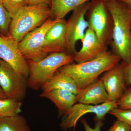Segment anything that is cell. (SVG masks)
I'll list each match as a JSON object with an SVG mask.
<instances>
[{"mask_svg":"<svg viewBox=\"0 0 131 131\" xmlns=\"http://www.w3.org/2000/svg\"><path fill=\"white\" fill-rule=\"evenodd\" d=\"M116 102L120 108L131 109V86L127 87L122 97Z\"/></svg>","mask_w":131,"mask_h":131,"instance_id":"obj_23","label":"cell"},{"mask_svg":"<svg viewBox=\"0 0 131 131\" xmlns=\"http://www.w3.org/2000/svg\"><path fill=\"white\" fill-rule=\"evenodd\" d=\"M2 4L12 16L21 8L28 5L27 0H3Z\"/></svg>","mask_w":131,"mask_h":131,"instance_id":"obj_21","label":"cell"},{"mask_svg":"<svg viewBox=\"0 0 131 131\" xmlns=\"http://www.w3.org/2000/svg\"><path fill=\"white\" fill-rule=\"evenodd\" d=\"M81 42L82 48L74 55V61L76 63L91 61L108 50L107 46L102 43L93 31L89 28L86 31Z\"/></svg>","mask_w":131,"mask_h":131,"instance_id":"obj_12","label":"cell"},{"mask_svg":"<svg viewBox=\"0 0 131 131\" xmlns=\"http://www.w3.org/2000/svg\"><path fill=\"white\" fill-rule=\"evenodd\" d=\"M27 79L0 59V87L7 98L20 102L24 100L28 88Z\"/></svg>","mask_w":131,"mask_h":131,"instance_id":"obj_7","label":"cell"},{"mask_svg":"<svg viewBox=\"0 0 131 131\" xmlns=\"http://www.w3.org/2000/svg\"><path fill=\"white\" fill-rule=\"evenodd\" d=\"M28 5H35L44 3L47 4L50 7L51 0H27Z\"/></svg>","mask_w":131,"mask_h":131,"instance_id":"obj_27","label":"cell"},{"mask_svg":"<svg viewBox=\"0 0 131 131\" xmlns=\"http://www.w3.org/2000/svg\"><path fill=\"white\" fill-rule=\"evenodd\" d=\"M29 68L28 88L33 90L43 89L59 68L72 63L74 56L66 52L50 53L37 61L27 60Z\"/></svg>","mask_w":131,"mask_h":131,"instance_id":"obj_4","label":"cell"},{"mask_svg":"<svg viewBox=\"0 0 131 131\" xmlns=\"http://www.w3.org/2000/svg\"><path fill=\"white\" fill-rule=\"evenodd\" d=\"M0 131H32L26 119L19 114L0 118Z\"/></svg>","mask_w":131,"mask_h":131,"instance_id":"obj_18","label":"cell"},{"mask_svg":"<svg viewBox=\"0 0 131 131\" xmlns=\"http://www.w3.org/2000/svg\"><path fill=\"white\" fill-rule=\"evenodd\" d=\"M75 131L74 130H73V131Z\"/></svg>","mask_w":131,"mask_h":131,"instance_id":"obj_33","label":"cell"},{"mask_svg":"<svg viewBox=\"0 0 131 131\" xmlns=\"http://www.w3.org/2000/svg\"><path fill=\"white\" fill-rule=\"evenodd\" d=\"M86 18L89 28L104 44L110 45L112 40L113 21L112 15L104 0H92Z\"/></svg>","mask_w":131,"mask_h":131,"instance_id":"obj_5","label":"cell"},{"mask_svg":"<svg viewBox=\"0 0 131 131\" xmlns=\"http://www.w3.org/2000/svg\"><path fill=\"white\" fill-rule=\"evenodd\" d=\"M92 0H51V18L54 20H62L71 11L80 5Z\"/></svg>","mask_w":131,"mask_h":131,"instance_id":"obj_17","label":"cell"},{"mask_svg":"<svg viewBox=\"0 0 131 131\" xmlns=\"http://www.w3.org/2000/svg\"><path fill=\"white\" fill-rule=\"evenodd\" d=\"M90 2L80 5L73 10L71 16L66 21V52L69 55L74 56L77 51V43L78 40L81 41L83 39L89 28L86 15L89 9Z\"/></svg>","mask_w":131,"mask_h":131,"instance_id":"obj_8","label":"cell"},{"mask_svg":"<svg viewBox=\"0 0 131 131\" xmlns=\"http://www.w3.org/2000/svg\"><path fill=\"white\" fill-rule=\"evenodd\" d=\"M121 59L112 51L107 50L97 58L81 63H71L58 70L74 80L80 90L89 86L100 75L112 69Z\"/></svg>","mask_w":131,"mask_h":131,"instance_id":"obj_2","label":"cell"},{"mask_svg":"<svg viewBox=\"0 0 131 131\" xmlns=\"http://www.w3.org/2000/svg\"><path fill=\"white\" fill-rule=\"evenodd\" d=\"M124 68V75L127 86H131V62L124 63L121 61Z\"/></svg>","mask_w":131,"mask_h":131,"instance_id":"obj_25","label":"cell"},{"mask_svg":"<svg viewBox=\"0 0 131 131\" xmlns=\"http://www.w3.org/2000/svg\"><path fill=\"white\" fill-rule=\"evenodd\" d=\"M51 17L50 7L47 4L24 7L12 17L8 36L19 43L27 34L42 25Z\"/></svg>","mask_w":131,"mask_h":131,"instance_id":"obj_3","label":"cell"},{"mask_svg":"<svg viewBox=\"0 0 131 131\" xmlns=\"http://www.w3.org/2000/svg\"><path fill=\"white\" fill-rule=\"evenodd\" d=\"M108 113L131 127V109H121L117 107L111 110Z\"/></svg>","mask_w":131,"mask_h":131,"instance_id":"obj_22","label":"cell"},{"mask_svg":"<svg viewBox=\"0 0 131 131\" xmlns=\"http://www.w3.org/2000/svg\"><path fill=\"white\" fill-rule=\"evenodd\" d=\"M0 59L11 66L15 71L28 79V61L19 48V42L9 36L0 35Z\"/></svg>","mask_w":131,"mask_h":131,"instance_id":"obj_10","label":"cell"},{"mask_svg":"<svg viewBox=\"0 0 131 131\" xmlns=\"http://www.w3.org/2000/svg\"><path fill=\"white\" fill-rule=\"evenodd\" d=\"M6 98H7V97L5 95L2 89L0 87V100H3Z\"/></svg>","mask_w":131,"mask_h":131,"instance_id":"obj_29","label":"cell"},{"mask_svg":"<svg viewBox=\"0 0 131 131\" xmlns=\"http://www.w3.org/2000/svg\"><path fill=\"white\" fill-rule=\"evenodd\" d=\"M117 107L118 106L116 102L111 101L97 105L75 103L64 116L60 123V127L64 130L73 127L75 128L78 121L84 115L89 113L95 114V121H103L107 114Z\"/></svg>","mask_w":131,"mask_h":131,"instance_id":"obj_9","label":"cell"},{"mask_svg":"<svg viewBox=\"0 0 131 131\" xmlns=\"http://www.w3.org/2000/svg\"><path fill=\"white\" fill-rule=\"evenodd\" d=\"M109 101L107 93L100 78L81 89L76 95V103L97 105Z\"/></svg>","mask_w":131,"mask_h":131,"instance_id":"obj_14","label":"cell"},{"mask_svg":"<svg viewBox=\"0 0 131 131\" xmlns=\"http://www.w3.org/2000/svg\"><path fill=\"white\" fill-rule=\"evenodd\" d=\"M130 25H131V11H130Z\"/></svg>","mask_w":131,"mask_h":131,"instance_id":"obj_30","label":"cell"},{"mask_svg":"<svg viewBox=\"0 0 131 131\" xmlns=\"http://www.w3.org/2000/svg\"><path fill=\"white\" fill-rule=\"evenodd\" d=\"M12 17L2 3H0V35L8 36Z\"/></svg>","mask_w":131,"mask_h":131,"instance_id":"obj_20","label":"cell"},{"mask_svg":"<svg viewBox=\"0 0 131 131\" xmlns=\"http://www.w3.org/2000/svg\"><path fill=\"white\" fill-rule=\"evenodd\" d=\"M40 97L47 98L52 102L58 109L59 117L65 116L76 103V95L68 90L56 89L43 92Z\"/></svg>","mask_w":131,"mask_h":131,"instance_id":"obj_15","label":"cell"},{"mask_svg":"<svg viewBox=\"0 0 131 131\" xmlns=\"http://www.w3.org/2000/svg\"><path fill=\"white\" fill-rule=\"evenodd\" d=\"M22 102L8 98L0 100V118L19 114Z\"/></svg>","mask_w":131,"mask_h":131,"instance_id":"obj_19","label":"cell"},{"mask_svg":"<svg viewBox=\"0 0 131 131\" xmlns=\"http://www.w3.org/2000/svg\"><path fill=\"white\" fill-rule=\"evenodd\" d=\"M107 131H131V127L125 122L117 119Z\"/></svg>","mask_w":131,"mask_h":131,"instance_id":"obj_24","label":"cell"},{"mask_svg":"<svg viewBox=\"0 0 131 131\" xmlns=\"http://www.w3.org/2000/svg\"><path fill=\"white\" fill-rule=\"evenodd\" d=\"M66 24L64 19L60 20L47 30L43 45L46 54L66 51Z\"/></svg>","mask_w":131,"mask_h":131,"instance_id":"obj_13","label":"cell"},{"mask_svg":"<svg viewBox=\"0 0 131 131\" xmlns=\"http://www.w3.org/2000/svg\"><path fill=\"white\" fill-rule=\"evenodd\" d=\"M113 21L112 51L118 55L122 62H131V9L118 0L105 1Z\"/></svg>","mask_w":131,"mask_h":131,"instance_id":"obj_1","label":"cell"},{"mask_svg":"<svg viewBox=\"0 0 131 131\" xmlns=\"http://www.w3.org/2000/svg\"><path fill=\"white\" fill-rule=\"evenodd\" d=\"M125 4L129 8L131 9V0H118Z\"/></svg>","mask_w":131,"mask_h":131,"instance_id":"obj_28","label":"cell"},{"mask_svg":"<svg viewBox=\"0 0 131 131\" xmlns=\"http://www.w3.org/2000/svg\"><path fill=\"white\" fill-rule=\"evenodd\" d=\"M56 89L68 90L76 95L80 90L73 79L58 70L54 73L42 90L43 92H48Z\"/></svg>","mask_w":131,"mask_h":131,"instance_id":"obj_16","label":"cell"},{"mask_svg":"<svg viewBox=\"0 0 131 131\" xmlns=\"http://www.w3.org/2000/svg\"><path fill=\"white\" fill-rule=\"evenodd\" d=\"M104 1H106V0H104Z\"/></svg>","mask_w":131,"mask_h":131,"instance_id":"obj_32","label":"cell"},{"mask_svg":"<svg viewBox=\"0 0 131 131\" xmlns=\"http://www.w3.org/2000/svg\"><path fill=\"white\" fill-rule=\"evenodd\" d=\"M81 122L86 131H101V127L103 125V122L102 121H95V124L94 128H91L88 124L85 118H82L81 119Z\"/></svg>","mask_w":131,"mask_h":131,"instance_id":"obj_26","label":"cell"},{"mask_svg":"<svg viewBox=\"0 0 131 131\" xmlns=\"http://www.w3.org/2000/svg\"><path fill=\"white\" fill-rule=\"evenodd\" d=\"M104 73L100 79L107 93L108 100L117 102L122 97L127 87L122 63L121 62Z\"/></svg>","mask_w":131,"mask_h":131,"instance_id":"obj_11","label":"cell"},{"mask_svg":"<svg viewBox=\"0 0 131 131\" xmlns=\"http://www.w3.org/2000/svg\"><path fill=\"white\" fill-rule=\"evenodd\" d=\"M59 20L49 18L42 25L27 34L19 42L20 51L27 60L39 61L48 56L43 48L45 36L50 27Z\"/></svg>","mask_w":131,"mask_h":131,"instance_id":"obj_6","label":"cell"},{"mask_svg":"<svg viewBox=\"0 0 131 131\" xmlns=\"http://www.w3.org/2000/svg\"><path fill=\"white\" fill-rule=\"evenodd\" d=\"M3 1V0H0V3H2V4Z\"/></svg>","mask_w":131,"mask_h":131,"instance_id":"obj_31","label":"cell"}]
</instances>
